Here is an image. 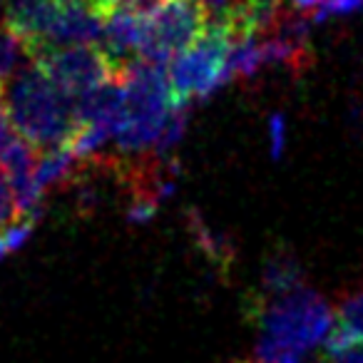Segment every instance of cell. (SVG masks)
I'll return each mask as SVG.
<instances>
[{
	"mask_svg": "<svg viewBox=\"0 0 363 363\" xmlns=\"http://www.w3.org/2000/svg\"><path fill=\"white\" fill-rule=\"evenodd\" d=\"M269 142H272V155L279 160L284 155V145H286V120H284V115H272V120H269Z\"/></svg>",
	"mask_w": 363,
	"mask_h": 363,
	"instance_id": "15",
	"label": "cell"
},
{
	"mask_svg": "<svg viewBox=\"0 0 363 363\" xmlns=\"http://www.w3.org/2000/svg\"><path fill=\"white\" fill-rule=\"evenodd\" d=\"M207 13L197 0H164L145 21L142 60L155 65L172 62L207 30Z\"/></svg>",
	"mask_w": 363,
	"mask_h": 363,
	"instance_id": "4",
	"label": "cell"
},
{
	"mask_svg": "<svg viewBox=\"0 0 363 363\" xmlns=\"http://www.w3.org/2000/svg\"><path fill=\"white\" fill-rule=\"evenodd\" d=\"M291 3H294V8H296L298 13L303 11V13H311V16H313L318 8H323L326 3H331V0H291Z\"/></svg>",
	"mask_w": 363,
	"mask_h": 363,
	"instance_id": "17",
	"label": "cell"
},
{
	"mask_svg": "<svg viewBox=\"0 0 363 363\" xmlns=\"http://www.w3.org/2000/svg\"><path fill=\"white\" fill-rule=\"evenodd\" d=\"M202 11L207 13V21L209 23H222L242 6L244 0H197Z\"/></svg>",
	"mask_w": 363,
	"mask_h": 363,
	"instance_id": "14",
	"label": "cell"
},
{
	"mask_svg": "<svg viewBox=\"0 0 363 363\" xmlns=\"http://www.w3.org/2000/svg\"><path fill=\"white\" fill-rule=\"evenodd\" d=\"M30 60L38 62L40 70L72 100L90 95L92 90L112 80H120L112 70L110 60L105 57V52L92 45L50 48V50L33 55Z\"/></svg>",
	"mask_w": 363,
	"mask_h": 363,
	"instance_id": "5",
	"label": "cell"
},
{
	"mask_svg": "<svg viewBox=\"0 0 363 363\" xmlns=\"http://www.w3.org/2000/svg\"><path fill=\"white\" fill-rule=\"evenodd\" d=\"M33 232V222L30 219H23L21 224H16V227H11L8 232H0V259L6 257V254H11L13 249H18L23 242H26L28 237H30Z\"/></svg>",
	"mask_w": 363,
	"mask_h": 363,
	"instance_id": "13",
	"label": "cell"
},
{
	"mask_svg": "<svg viewBox=\"0 0 363 363\" xmlns=\"http://www.w3.org/2000/svg\"><path fill=\"white\" fill-rule=\"evenodd\" d=\"M358 346H363V286L346 291L338 301L333 328L326 338V353L338 356Z\"/></svg>",
	"mask_w": 363,
	"mask_h": 363,
	"instance_id": "8",
	"label": "cell"
},
{
	"mask_svg": "<svg viewBox=\"0 0 363 363\" xmlns=\"http://www.w3.org/2000/svg\"><path fill=\"white\" fill-rule=\"evenodd\" d=\"M306 277H303V267L289 249H277L267 257L262 269V279L259 286L252 296L247 298V303H259V301H272V298L286 296L298 289L306 286Z\"/></svg>",
	"mask_w": 363,
	"mask_h": 363,
	"instance_id": "7",
	"label": "cell"
},
{
	"mask_svg": "<svg viewBox=\"0 0 363 363\" xmlns=\"http://www.w3.org/2000/svg\"><path fill=\"white\" fill-rule=\"evenodd\" d=\"M187 227L194 244H197L199 252L204 254V259L209 264H214L219 269H227L234 262V244L222 232H217L199 212H194V209L187 212Z\"/></svg>",
	"mask_w": 363,
	"mask_h": 363,
	"instance_id": "9",
	"label": "cell"
},
{
	"mask_svg": "<svg viewBox=\"0 0 363 363\" xmlns=\"http://www.w3.org/2000/svg\"><path fill=\"white\" fill-rule=\"evenodd\" d=\"M28 55L26 45L18 35H13L8 28H0V85H6L18 70H21V60Z\"/></svg>",
	"mask_w": 363,
	"mask_h": 363,
	"instance_id": "10",
	"label": "cell"
},
{
	"mask_svg": "<svg viewBox=\"0 0 363 363\" xmlns=\"http://www.w3.org/2000/svg\"><path fill=\"white\" fill-rule=\"evenodd\" d=\"M244 308L249 321L259 326V363H301L333 328L328 301L308 286L272 301L247 303Z\"/></svg>",
	"mask_w": 363,
	"mask_h": 363,
	"instance_id": "2",
	"label": "cell"
},
{
	"mask_svg": "<svg viewBox=\"0 0 363 363\" xmlns=\"http://www.w3.org/2000/svg\"><path fill=\"white\" fill-rule=\"evenodd\" d=\"M21 209H18L16 192L11 187V179L6 177V172L0 169V232H8L11 227L21 224Z\"/></svg>",
	"mask_w": 363,
	"mask_h": 363,
	"instance_id": "11",
	"label": "cell"
},
{
	"mask_svg": "<svg viewBox=\"0 0 363 363\" xmlns=\"http://www.w3.org/2000/svg\"><path fill=\"white\" fill-rule=\"evenodd\" d=\"M62 16V0H11L6 6V28L23 40L28 57L48 50Z\"/></svg>",
	"mask_w": 363,
	"mask_h": 363,
	"instance_id": "6",
	"label": "cell"
},
{
	"mask_svg": "<svg viewBox=\"0 0 363 363\" xmlns=\"http://www.w3.org/2000/svg\"><path fill=\"white\" fill-rule=\"evenodd\" d=\"M316 363H326V358H323V361H316Z\"/></svg>",
	"mask_w": 363,
	"mask_h": 363,
	"instance_id": "21",
	"label": "cell"
},
{
	"mask_svg": "<svg viewBox=\"0 0 363 363\" xmlns=\"http://www.w3.org/2000/svg\"><path fill=\"white\" fill-rule=\"evenodd\" d=\"M237 363H259V361H237Z\"/></svg>",
	"mask_w": 363,
	"mask_h": 363,
	"instance_id": "20",
	"label": "cell"
},
{
	"mask_svg": "<svg viewBox=\"0 0 363 363\" xmlns=\"http://www.w3.org/2000/svg\"><path fill=\"white\" fill-rule=\"evenodd\" d=\"M3 8H6V0H0V13H3Z\"/></svg>",
	"mask_w": 363,
	"mask_h": 363,
	"instance_id": "19",
	"label": "cell"
},
{
	"mask_svg": "<svg viewBox=\"0 0 363 363\" xmlns=\"http://www.w3.org/2000/svg\"><path fill=\"white\" fill-rule=\"evenodd\" d=\"M229 52L232 35L219 23H207V30L172 60L169 80L179 102L189 105V100H207L209 95L227 85L229 77Z\"/></svg>",
	"mask_w": 363,
	"mask_h": 363,
	"instance_id": "3",
	"label": "cell"
},
{
	"mask_svg": "<svg viewBox=\"0 0 363 363\" xmlns=\"http://www.w3.org/2000/svg\"><path fill=\"white\" fill-rule=\"evenodd\" d=\"M326 363H363V346L343 351L338 356H326Z\"/></svg>",
	"mask_w": 363,
	"mask_h": 363,
	"instance_id": "16",
	"label": "cell"
},
{
	"mask_svg": "<svg viewBox=\"0 0 363 363\" xmlns=\"http://www.w3.org/2000/svg\"><path fill=\"white\" fill-rule=\"evenodd\" d=\"M62 3H82V6H90V8H95V11L110 16V6H107V0H62Z\"/></svg>",
	"mask_w": 363,
	"mask_h": 363,
	"instance_id": "18",
	"label": "cell"
},
{
	"mask_svg": "<svg viewBox=\"0 0 363 363\" xmlns=\"http://www.w3.org/2000/svg\"><path fill=\"white\" fill-rule=\"evenodd\" d=\"M164 0H107L110 13H127V16L150 18Z\"/></svg>",
	"mask_w": 363,
	"mask_h": 363,
	"instance_id": "12",
	"label": "cell"
},
{
	"mask_svg": "<svg viewBox=\"0 0 363 363\" xmlns=\"http://www.w3.org/2000/svg\"><path fill=\"white\" fill-rule=\"evenodd\" d=\"M3 105L18 137L38 152L67 150L80 132L75 100L65 95L33 60L3 85Z\"/></svg>",
	"mask_w": 363,
	"mask_h": 363,
	"instance_id": "1",
	"label": "cell"
}]
</instances>
